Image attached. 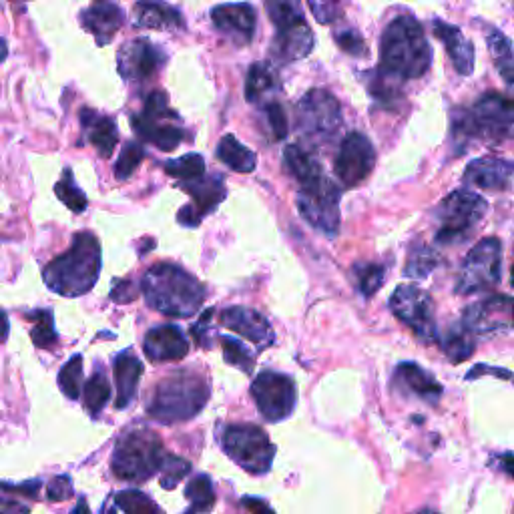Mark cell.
<instances>
[{
  "mask_svg": "<svg viewBox=\"0 0 514 514\" xmlns=\"http://www.w3.org/2000/svg\"><path fill=\"white\" fill-rule=\"evenodd\" d=\"M432 65V49L422 25L410 17H396L382 35L380 71L396 81L420 79Z\"/></svg>",
  "mask_w": 514,
  "mask_h": 514,
  "instance_id": "cell-1",
  "label": "cell"
},
{
  "mask_svg": "<svg viewBox=\"0 0 514 514\" xmlns=\"http://www.w3.org/2000/svg\"><path fill=\"white\" fill-rule=\"evenodd\" d=\"M101 272V245L93 233H77L73 245L45 268V284L51 292L77 298L93 290Z\"/></svg>",
  "mask_w": 514,
  "mask_h": 514,
  "instance_id": "cell-2",
  "label": "cell"
},
{
  "mask_svg": "<svg viewBox=\"0 0 514 514\" xmlns=\"http://www.w3.org/2000/svg\"><path fill=\"white\" fill-rule=\"evenodd\" d=\"M149 308L169 318H191L205 302V288L197 278L173 264H157L143 278Z\"/></svg>",
  "mask_w": 514,
  "mask_h": 514,
  "instance_id": "cell-3",
  "label": "cell"
},
{
  "mask_svg": "<svg viewBox=\"0 0 514 514\" xmlns=\"http://www.w3.org/2000/svg\"><path fill=\"white\" fill-rule=\"evenodd\" d=\"M452 133L462 143L482 141L500 145L514 141V97L486 93L470 109L454 111Z\"/></svg>",
  "mask_w": 514,
  "mask_h": 514,
  "instance_id": "cell-4",
  "label": "cell"
},
{
  "mask_svg": "<svg viewBox=\"0 0 514 514\" xmlns=\"http://www.w3.org/2000/svg\"><path fill=\"white\" fill-rule=\"evenodd\" d=\"M207 400V382L195 374L179 372L157 384L147 412L163 424H173L197 416L205 408Z\"/></svg>",
  "mask_w": 514,
  "mask_h": 514,
  "instance_id": "cell-5",
  "label": "cell"
},
{
  "mask_svg": "<svg viewBox=\"0 0 514 514\" xmlns=\"http://www.w3.org/2000/svg\"><path fill=\"white\" fill-rule=\"evenodd\" d=\"M167 452L161 438L151 430H133L115 446L111 468L119 480L143 482L163 470Z\"/></svg>",
  "mask_w": 514,
  "mask_h": 514,
  "instance_id": "cell-6",
  "label": "cell"
},
{
  "mask_svg": "<svg viewBox=\"0 0 514 514\" xmlns=\"http://www.w3.org/2000/svg\"><path fill=\"white\" fill-rule=\"evenodd\" d=\"M488 203L474 191L458 189L452 191L436 209L438 217V243H460L464 241L484 219Z\"/></svg>",
  "mask_w": 514,
  "mask_h": 514,
  "instance_id": "cell-7",
  "label": "cell"
},
{
  "mask_svg": "<svg viewBox=\"0 0 514 514\" xmlns=\"http://www.w3.org/2000/svg\"><path fill=\"white\" fill-rule=\"evenodd\" d=\"M221 444L225 454L249 474H266L276 456L270 436L253 424H231L223 430Z\"/></svg>",
  "mask_w": 514,
  "mask_h": 514,
  "instance_id": "cell-8",
  "label": "cell"
},
{
  "mask_svg": "<svg viewBox=\"0 0 514 514\" xmlns=\"http://www.w3.org/2000/svg\"><path fill=\"white\" fill-rule=\"evenodd\" d=\"M133 129L147 143H153L161 151H173L185 139V131L179 115L169 107L167 95L161 91L149 93L141 113L131 117Z\"/></svg>",
  "mask_w": 514,
  "mask_h": 514,
  "instance_id": "cell-9",
  "label": "cell"
},
{
  "mask_svg": "<svg viewBox=\"0 0 514 514\" xmlns=\"http://www.w3.org/2000/svg\"><path fill=\"white\" fill-rule=\"evenodd\" d=\"M502 270V245L496 237L478 241L466 255L456 280V294L470 296L498 286Z\"/></svg>",
  "mask_w": 514,
  "mask_h": 514,
  "instance_id": "cell-10",
  "label": "cell"
},
{
  "mask_svg": "<svg viewBox=\"0 0 514 514\" xmlns=\"http://www.w3.org/2000/svg\"><path fill=\"white\" fill-rule=\"evenodd\" d=\"M270 19L278 27L274 53L280 61L292 63L306 59L314 49V33L304 21L298 3H276L270 9Z\"/></svg>",
  "mask_w": 514,
  "mask_h": 514,
  "instance_id": "cell-11",
  "label": "cell"
},
{
  "mask_svg": "<svg viewBox=\"0 0 514 514\" xmlns=\"http://www.w3.org/2000/svg\"><path fill=\"white\" fill-rule=\"evenodd\" d=\"M298 127L310 141H332L342 127V107L338 99L330 91H308L298 105Z\"/></svg>",
  "mask_w": 514,
  "mask_h": 514,
  "instance_id": "cell-12",
  "label": "cell"
},
{
  "mask_svg": "<svg viewBox=\"0 0 514 514\" xmlns=\"http://www.w3.org/2000/svg\"><path fill=\"white\" fill-rule=\"evenodd\" d=\"M251 396L257 404V410L268 422H282L286 420L298 400L296 384L290 376H284L280 372H262L251 384Z\"/></svg>",
  "mask_w": 514,
  "mask_h": 514,
  "instance_id": "cell-13",
  "label": "cell"
},
{
  "mask_svg": "<svg viewBox=\"0 0 514 514\" xmlns=\"http://www.w3.org/2000/svg\"><path fill=\"white\" fill-rule=\"evenodd\" d=\"M392 314L406 324L422 342L436 340V320L432 298L416 286H398L390 298Z\"/></svg>",
  "mask_w": 514,
  "mask_h": 514,
  "instance_id": "cell-14",
  "label": "cell"
},
{
  "mask_svg": "<svg viewBox=\"0 0 514 514\" xmlns=\"http://www.w3.org/2000/svg\"><path fill=\"white\" fill-rule=\"evenodd\" d=\"M340 189L326 177L322 183L300 189L298 209L300 215L318 231L336 235L340 231Z\"/></svg>",
  "mask_w": 514,
  "mask_h": 514,
  "instance_id": "cell-15",
  "label": "cell"
},
{
  "mask_svg": "<svg viewBox=\"0 0 514 514\" xmlns=\"http://www.w3.org/2000/svg\"><path fill=\"white\" fill-rule=\"evenodd\" d=\"M472 336L506 334L514 330V298L490 296L468 306L460 322Z\"/></svg>",
  "mask_w": 514,
  "mask_h": 514,
  "instance_id": "cell-16",
  "label": "cell"
},
{
  "mask_svg": "<svg viewBox=\"0 0 514 514\" xmlns=\"http://www.w3.org/2000/svg\"><path fill=\"white\" fill-rule=\"evenodd\" d=\"M374 163H376V151L372 141L366 135L354 131V133H348L346 139L342 141L334 163V171H336V177L342 181V185L356 187L372 173Z\"/></svg>",
  "mask_w": 514,
  "mask_h": 514,
  "instance_id": "cell-17",
  "label": "cell"
},
{
  "mask_svg": "<svg viewBox=\"0 0 514 514\" xmlns=\"http://www.w3.org/2000/svg\"><path fill=\"white\" fill-rule=\"evenodd\" d=\"M161 59L163 57L153 43L145 39H135L121 47L117 55V67L123 79L139 83L151 79L157 73V69L161 67Z\"/></svg>",
  "mask_w": 514,
  "mask_h": 514,
  "instance_id": "cell-18",
  "label": "cell"
},
{
  "mask_svg": "<svg viewBox=\"0 0 514 514\" xmlns=\"http://www.w3.org/2000/svg\"><path fill=\"white\" fill-rule=\"evenodd\" d=\"M464 183L484 191H506L514 185V161L482 157L464 171Z\"/></svg>",
  "mask_w": 514,
  "mask_h": 514,
  "instance_id": "cell-19",
  "label": "cell"
},
{
  "mask_svg": "<svg viewBox=\"0 0 514 514\" xmlns=\"http://www.w3.org/2000/svg\"><path fill=\"white\" fill-rule=\"evenodd\" d=\"M221 324L229 328L231 332L247 338L249 342L257 344L260 348L272 346L276 340L274 328L268 324V320L255 310L243 308V306H231L221 314Z\"/></svg>",
  "mask_w": 514,
  "mask_h": 514,
  "instance_id": "cell-20",
  "label": "cell"
},
{
  "mask_svg": "<svg viewBox=\"0 0 514 514\" xmlns=\"http://www.w3.org/2000/svg\"><path fill=\"white\" fill-rule=\"evenodd\" d=\"M215 29L231 43L245 47L255 33V13L249 5H219L211 11Z\"/></svg>",
  "mask_w": 514,
  "mask_h": 514,
  "instance_id": "cell-21",
  "label": "cell"
},
{
  "mask_svg": "<svg viewBox=\"0 0 514 514\" xmlns=\"http://www.w3.org/2000/svg\"><path fill=\"white\" fill-rule=\"evenodd\" d=\"M143 350L153 362H173L185 358L189 342L177 326H159L145 336Z\"/></svg>",
  "mask_w": 514,
  "mask_h": 514,
  "instance_id": "cell-22",
  "label": "cell"
},
{
  "mask_svg": "<svg viewBox=\"0 0 514 514\" xmlns=\"http://www.w3.org/2000/svg\"><path fill=\"white\" fill-rule=\"evenodd\" d=\"M123 21V11L113 3H95L81 13V25L95 37L97 45L101 47L113 41L117 31L123 27Z\"/></svg>",
  "mask_w": 514,
  "mask_h": 514,
  "instance_id": "cell-23",
  "label": "cell"
},
{
  "mask_svg": "<svg viewBox=\"0 0 514 514\" xmlns=\"http://www.w3.org/2000/svg\"><path fill=\"white\" fill-rule=\"evenodd\" d=\"M434 35L446 47V53H448L454 69L462 77L472 75L476 53H474L472 43L462 35V31L458 27H454V25L444 23V21H434Z\"/></svg>",
  "mask_w": 514,
  "mask_h": 514,
  "instance_id": "cell-24",
  "label": "cell"
},
{
  "mask_svg": "<svg viewBox=\"0 0 514 514\" xmlns=\"http://www.w3.org/2000/svg\"><path fill=\"white\" fill-rule=\"evenodd\" d=\"M284 161L302 189L314 187L326 179L318 157L300 145H288L284 149Z\"/></svg>",
  "mask_w": 514,
  "mask_h": 514,
  "instance_id": "cell-25",
  "label": "cell"
},
{
  "mask_svg": "<svg viewBox=\"0 0 514 514\" xmlns=\"http://www.w3.org/2000/svg\"><path fill=\"white\" fill-rule=\"evenodd\" d=\"M141 374H143V364L133 352H129V350L121 352L115 358V384H117L115 404H117V408H127L133 402Z\"/></svg>",
  "mask_w": 514,
  "mask_h": 514,
  "instance_id": "cell-26",
  "label": "cell"
},
{
  "mask_svg": "<svg viewBox=\"0 0 514 514\" xmlns=\"http://www.w3.org/2000/svg\"><path fill=\"white\" fill-rule=\"evenodd\" d=\"M396 378L404 384V388L408 392H412L414 396L422 398L428 404H436L442 396L440 382L430 372H426L422 366H418L414 362L400 364L396 370Z\"/></svg>",
  "mask_w": 514,
  "mask_h": 514,
  "instance_id": "cell-27",
  "label": "cell"
},
{
  "mask_svg": "<svg viewBox=\"0 0 514 514\" xmlns=\"http://www.w3.org/2000/svg\"><path fill=\"white\" fill-rule=\"evenodd\" d=\"M181 187L193 197L191 209L203 219L207 213L215 211V207L225 199V183L219 175L203 177L193 183H181Z\"/></svg>",
  "mask_w": 514,
  "mask_h": 514,
  "instance_id": "cell-28",
  "label": "cell"
},
{
  "mask_svg": "<svg viewBox=\"0 0 514 514\" xmlns=\"http://www.w3.org/2000/svg\"><path fill=\"white\" fill-rule=\"evenodd\" d=\"M83 123L89 131V141L95 145V149L99 151L101 157L109 159L119 143V129L115 119L111 117H99L91 111H85L83 115Z\"/></svg>",
  "mask_w": 514,
  "mask_h": 514,
  "instance_id": "cell-29",
  "label": "cell"
},
{
  "mask_svg": "<svg viewBox=\"0 0 514 514\" xmlns=\"http://www.w3.org/2000/svg\"><path fill=\"white\" fill-rule=\"evenodd\" d=\"M135 25L141 29H177L181 27V13L165 3L135 5Z\"/></svg>",
  "mask_w": 514,
  "mask_h": 514,
  "instance_id": "cell-30",
  "label": "cell"
},
{
  "mask_svg": "<svg viewBox=\"0 0 514 514\" xmlns=\"http://www.w3.org/2000/svg\"><path fill=\"white\" fill-rule=\"evenodd\" d=\"M278 89V75L268 63L251 65L245 81V99L249 103H264Z\"/></svg>",
  "mask_w": 514,
  "mask_h": 514,
  "instance_id": "cell-31",
  "label": "cell"
},
{
  "mask_svg": "<svg viewBox=\"0 0 514 514\" xmlns=\"http://www.w3.org/2000/svg\"><path fill=\"white\" fill-rule=\"evenodd\" d=\"M486 43L496 71L508 85L514 87V45L496 29L488 31Z\"/></svg>",
  "mask_w": 514,
  "mask_h": 514,
  "instance_id": "cell-32",
  "label": "cell"
},
{
  "mask_svg": "<svg viewBox=\"0 0 514 514\" xmlns=\"http://www.w3.org/2000/svg\"><path fill=\"white\" fill-rule=\"evenodd\" d=\"M217 157L235 173H251L257 165L255 155L233 135H225L217 145Z\"/></svg>",
  "mask_w": 514,
  "mask_h": 514,
  "instance_id": "cell-33",
  "label": "cell"
},
{
  "mask_svg": "<svg viewBox=\"0 0 514 514\" xmlns=\"http://www.w3.org/2000/svg\"><path fill=\"white\" fill-rule=\"evenodd\" d=\"M440 348L444 350V354L448 356V360L452 364H460V362L468 360L474 354L476 342H474V336L460 324V326L450 328L440 338Z\"/></svg>",
  "mask_w": 514,
  "mask_h": 514,
  "instance_id": "cell-34",
  "label": "cell"
},
{
  "mask_svg": "<svg viewBox=\"0 0 514 514\" xmlns=\"http://www.w3.org/2000/svg\"><path fill=\"white\" fill-rule=\"evenodd\" d=\"M185 496L189 500V508L185 514H207L215 506V490L213 482L207 474H197L185 488Z\"/></svg>",
  "mask_w": 514,
  "mask_h": 514,
  "instance_id": "cell-35",
  "label": "cell"
},
{
  "mask_svg": "<svg viewBox=\"0 0 514 514\" xmlns=\"http://www.w3.org/2000/svg\"><path fill=\"white\" fill-rule=\"evenodd\" d=\"M83 400H85V408L93 416L101 414V410L107 406V402L111 400V384L103 372H95L89 378L83 390Z\"/></svg>",
  "mask_w": 514,
  "mask_h": 514,
  "instance_id": "cell-36",
  "label": "cell"
},
{
  "mask_svg": "<svg viewBox=\"0 0 514 514\" xmlns=\"http://www.w3.org/2000/svg\"><path fill=\"white\" fill-rule=\"evenodd\" d=\"M436 266H438V253L426 245H418L410 251L404 274L412 280H424L434 272Z\"/></svg>",
  "mask_w": 514,
  "mask_h": 514,
  "instance_id": "cell-37",
  "label": "cell"
},
{
  "mask_svg": "<svg viewBox=\"0 0 514 514\" xmlns=\"http://www.w3.org/2000/svg\"><path fill=\"white\" fill-rule=\"evenodd\" d=\"M165 171L171 177H175V179H179L183 183H193V181L203 179V175H205V161H203L201 155L189 153V155H183V157H179L175 161L165 163Z\"/></svg>",
  "mask_w": 514,
  "mask_h": 514,
  "instance_id": "cell-38",
  "label": "cell"
},
{
  "mask_svg": "<svg viewBox=\"0 0 514 514\" xmlns=\"http://www.w3.org/2000/svg\"><path fill=\"white\" fill-rule=\"evenodd\" d=\"M117 508L125 514H163L157 502L141 490H123L115 496Z\"/></svg>",
  "mask_w": 514,
  "mask_h": 514,
  "instance_id": "cell-39",
  "label": "cell"
},
{
  "mask_svg": "<svg viewBox=\"0 0 514 514\" xmlns=\"http://www.w3.org/2000/svg\"><path fill=\"white\" fill-rule=\"evenodd\" d=\"M55 193L73 213H83L87 209V197L83 189L75 183L71 169H65L61 181L55 185Z\"/></svg>",
  "mask_w": 514,
  "mask_h": 514,
  "instance_id": "cell-40",
  "label": "cell"
},
{
  "mask_svg": "<svg viewBox=\"0 0 514 514\" xmlns=\"http://www.w3.org/2000/svg\"><path fill=\"white\" fill-rule=\"evenodd\" d=\"M33 330H31V340L37 348L41 350H49L55 348L57 344V330H55V322H53V314L47 310H39L33 312Z\"/></svg>",
  "mask_w": 514,
  "mask_h": 514,
  "instance_id": "cell-41",
  "label": "cell"
},
{
  "mask_svg": "<svg viewBox=\"0 0 514 514\" xmlns=\"http://www.w3.org/2000/svg\"><path fill=\"white\" fill-rule=\"evenodd\" d=\"M59 386H61V392L71 400H77L81 396V386H83V358L81 356H73L61 368Z\"/></svg>",
  "mask_w": 514,
  "mask_h": 514,
  "instance_id": "cell-42",
  "label": "cell"
},
{
  "mask_svg": "<svg viewBox=\"0 0 514 514\" xmlns=\"http://www.w3.org/2000/svg\"><path fill=\"white\" fill-rule=\"evenodd\" d=\"M354 276L358 282V290L364 298H372L384 284V268L376 264H358L354 266Z\"/></svg>",
  "mask_w": 514,
  "mask_h": 514,
  "instance_id": "cell-43",
  "label": "cell"
},
{
  "mask_svg": "<svg viewBox=\"0 0 514 514\" xmlns=\"http://www.w3.org/2000/svg\"><path fill=\"white\" fill-rule=\"evenodd\" d=\"M143 157H145V149L139 143L125 145V149L121 151V155L115 163V177L119 181H125L127 177H131L135 173V169L141 165Z\"/></svg>",
  "mask_w": 514,
  "mask_h": 514,
  "instance_id": "cell-44",
  "label": "cell"
},
{
  "mask_svg": "<svg viewBox=\"0 0 514 514\" xmlns=\"http://www.w3.org/2000/svg\"><path fill=\"white\" fill-rule=\"evenodd\" d=\"M223 346V358L227 364L243 370V372H251L253 370V356L249 354V350L235 338H223L221 340Z\"/></svg>",
  "mask_w": 514,
  "mask_h": 514,
  "instance_id": "cell-45",
  "label": "cell"
},
{
  "mask_svg": "<svg viewBox=\"0 0 514 514\" xmlns=\"http://www.w3.org/2000/svg\"><path fill=\"white\" fill-rule=\"evenodd\" d=\"M191 470V464L179 456H173V454H167L165 458V464H163V470H161V486L165 490H171L175 488Z\"/></svg>",
  "mask_w": 514,
  "mask_h": 514,
  "instance_id": "cell-46",
  "label": "cell"
},
{
  "mask_svg": "<svg viewBox=\"0 0 514 514\" xmlns=\"http://www.w3.org/2000/svg\"><path fill=\"white\" fill-rule=\"evenodd\" d=\"M266 117L270 123V129L274 133V139L282 141L288 135V115L280 103H268L266 105Z\"/></svg>",
  "mask_w": 514,
  "mask_h": 514,
  "instance_id": "cell-47",
  "label": "cell"
},
{
  "mask_svg": "<svg viewBox=\"0 0 514 514\" xmlns=\"http://www.w3.org/2000/svg\"><path fill=\"white\" fill-rule=\"evenodd\" d=\"M336 43L342 47L344 53L352 57H364L366 55V43L358 31H342L336 33Z\"/></svg>",
  "mask_w": 514,
  "mask_h": 514,
  "instance_id": "cell-48",
  "label": "cell"
},
{
  "mask_svg": "<svg viewBox=\"0 0 514 514\" xmlns=\"http://www.w3.org/2000/svg\"><path fill=\"white\" fill-rule=\"evenodd\" d=\"M73 496V484L69 476H55L47 488V498L51 502H63Z\"/></svg>",
  "mask_w": 514,
  "mask_h": 514,
  "instance_id": "cell-49",
  "label": "cell"
},
{
  "mask_svg": "<svg viewBox=\"0 0 514 514\" xmlns=\"http://www.w3.org/2000/svg\"><path fill=\"white\" fill-rule=\"evenodd\" d=\"M308 7L314 13V17L324 25H332L342 15V7L336 3H310Z\"/></svg>",
  "mask_w": 514,
  "mask_h": 514,
  "instance_id": "cell-50",
  "label": "cell"
},
{
  "mask_svg": "<svg viewBox=\"0 0 514 514\" xmlns=\"http://www.w3.org/2000/svg\"><path fill=\"white\" fill-rule=\"evenodd\" d=\"M127 290H133V286H131V282H115V290L111 292V298L115 300V302H129V300H135L137 298V294L135 292H127Z\"/></svg>",
  "mask_w": 514,
  "mask_h": 514,
  "instance_id": "cell-51",
  "label": "cell"
},
{
  "mask_svg": "<svg viewBox=\"0 0 514 514\" xmlns=\"http://www.w3.org/2000/svg\"><path fill=\"white\" fill-rule=\"evenodd\" d=\"M243 504L247 506V510L251 512V514H276L266 502H262V500H257V498H243Z\"/></svg>",
  "mask_w": 514,
  "mask_h": 514,
  "instance_id": "cell-52",
  "label": "cell"
},
{
  "mask_svg": "<svg viewBox=\"0 0 514 514\" xmlns=\"http://www.w3.org/2000/svg\"><path fill=\"white\" fill-rule=\"evenodd\" d=\"M496 460H498V468H500L502 472H506L508 476H512V478H514V452L498 454V456H496Z\"/></svg>",
  "mask_w": 514,
  "mask_h": 514,
  "instance_id": "cell-53",
  "label": "cell"
},
{
  "mask_svg": "<svg viewBox=\"0 0 514 514\" xmlns=\"http://www.w3.org/2000/svg\"><path fill=\"white\" fill-rule=\"evenodd\" d=\"M31 508L17 502V500H5L3 502V514H29Z\"/></svg>",
  "mask_w": 514,
  "mask_h": 514,
  "instance_id": "cell-54",
  "label": "cell"
},
{
  "mask_svg": "<svg viewBox=\"0 0 514 514\" xmlns=\"http://www.w3.org/2000/svg\"><path fill=\"white\" fill-rule=\"evenodd\" d=\"M71 514H91L87 500H85V498H81V500L77 502V506L73 508V512H71Z\"/></svg>",
  "mask_w": 514,
  "mask_h": 514,
  "instance_id": "cell-55",
  "label": "cell"
},
{
  "mask_svg": "<svg viewBox=\"0 0 514 514\" xmlns=\"http://www.w3.org/2000/svg\"><path fill=\"white\" fill-rule=\"evenodd\" d=\"M416 514H438V512H434V510H428V508H424V510H420V512H416Z\"/></svg>",
  "mask_w": 514,
  "mask_h": 514,
  "instance_id": "cell-56",
  "label": "cell"
},
{
  "mask_svg": "<svg viewBox=\"0 0 514 514\" xmlns=\"http://www.w3.org/2000/svg\"><path fill=\"white\" fill-rule=\"evenodd\" d=\"M510 284L514 286V266H512V270H510Z\"/></svg>",
  "mask_w": 514,
  "mask_h": 514,
  "instance_id": "cell-57",
  "label": "cell"
}]
</instances>
